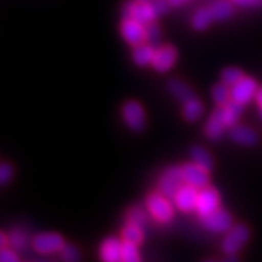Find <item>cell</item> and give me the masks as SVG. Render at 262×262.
I'll return each instance as SVG.
<instances>
[{"instance_id":"obj_1","label":"cell","mask_w":262,"mask_h":262,"mask_svg":"<svg viewBox=\"0 0 262 262\" xmlns=\"http://www.w3.org/2000/svg\"><path fill=\"white\" fill-rule=\"evenodd\" d=\"M171 7L167 0H152V2H141L135 0L128 3L124 8V17H131L142 25L148 26L154 23L157 16L165 14Z\"/></svg>"},{"instance_id":"obj_2","label":"cell","mask_w":262,"mask_h":262,"mask_svg":"<svg viewBox=\"0 0 262 262\" xmlns=\"http://www.w3.org/2000/svg\"><path fill=\"white\" fill-rule=\"evenodd\" d=\"M146 209L159 222H169L172 218V206L162 193H152L146 200Z\"/></svg>"},{"instance_id":"obj_3","label":"cell","mask_w":262,"mask_h":262,"mask_svg":"<svg viewBox=\"0 0 262 262\" xmlns=\"http://www.w3.org/2000/svg\"><path fill=\"white\" fill-rule=\"evenodd\" d=\"M249 239V228L245 225H235L226 233L222 241V250L226 254L239 252Z\"/></svg>"},{"instance_id":"obj_4","label":"cell","mask_w":262,"mask_h":262,"mask_svg":"<svg viewBox=\"0 0 262 262\" xmlns=\"http://www.w3.org/2000/svg\"><path fill=\"white\" fill-rule=\"evenodd\" d=\"M183 176L182 169L178 166L170 167L166 170L159 180V193H162L163 195L167 198H174L177 191L183 186Z\"/></svg>"},{"instance_id":"obj_5","label":"cell","mask_w":262,"mask_h":262,"mask_svg":"<svg viewBox=\"0 0 262 262\" xmlns=\"http://www.w3.org/2000/svg\"><path fill=\"white\" fill-rule=\"evenodd\" d=\"M121 34L126 43L130 46H137L145 43L147 40V32H146V26L139 23V21L131 19V17H124L121 25Z\"/></svg>"},{"instance_id":"obj_6","label":"cell","mask_w":262,"mask_h":262,"mask_svg":"<svg viewBox=\"0 0 262 262\" xmlns=\"http://www.w3.org/2000/svg\"><path fill=\"white\" fill-rule=\"evenodd\" d=\"M258 91L257 82L253 78L244 76L237 84L230 87L231 100L235 103H239L242 106L248 104L252 99H255V94Z\"/></svg>"},{"instance_id":"obj_7","label":"cell","mask_w":262,"mask_h":262,"mask_svg":"<svg viewBox=\"0 0 262 262\" xmlns=\"http://www.w3.org/2000/svg\"><path fill=\"white\" fill-rule=\"evenodd\" d=\"M218 209H220V194L217 193V190L206 186L198 191L195 211L201 218L206 217Z\"/></svg>"},{"instance_id":"obj_8","label":"cell","mask_w":262,"mask_h":262,"mask_svg":"<svg viewBox=\"0 0 262 262\" xmlns=\"http://www.w3.org/2000/svg\"><path fill=\"white\" fill-rule=\"evenodd\" d=\"M122 117L131 130L141 131L146 126V115L141 104L135 100L126 102L122 107Z\"/></svg>"},{"instance_id":"obj_9","label":"cell","mask_w":262,"mask_h":262,"mask_svg":"<svg viewBox=\"0 0 262 262\" xmlns=\"http://www.w3.org/2000/svg\"><path fill=\"white\" fill-rule=\"evenodd\" d=\"M181 169H182L183 181L186 185H190L198 190L205 189L209 185V171L194 162L181 166Z\"/></svg>"},{"instance_id":"obj_10","label":"cell","mask_w":262,"mask_h":262,"mask_svg":"<svg viewBox=\"0 0 262 262\" xmlns=\"http://www.w3.org/2000/svg\"><path fill=\"white\" fill-rule=\"evenodd\" d=\"M64 245L63 238L55 233H43V234H38L32 239L34 249L41 254L60 252Z\"/></svg>"},{"instance_id":"obj_11","label":"cell","mask_w":262,"mask_h":262,"mask_svg":"<svg viewBox=\"0 0 262 262\" xmlns=\"http://www.w3.org/2000/svg\"><path fill=\"white\" fill-rule=\"evenodd\" d=\"M202 224L207 230L214 233H228L233 228V218L226 210L218 209L202 218Z\"/></svg>"},{"instance_id":"obj_12","label":"cell","mask_w":262,"mask_h":262,"mask_svg":"<svg viewBox=\"0 0 262 262\" xmlns=\"http://www.w3.org/2000/svg\"><path fill=\"white\" fill-rule=\"evenodd\" d=\"M177 50L172 46H161L156 49L154 59H152V69L158 73H167L177 62Z\"/></svg>"},{"instance_id":"obj_13","label":"cell","mask_w":262,"mask_h":262,"mask_svg":"<svg viewBox=\"0 0 262 262\" xmlns=\"http://www.w3.org/2000/svg\"><path fill=\"white\" fill-rule=\"evenodd\" d=\"M196 198H198V189L185 183L177 191L172 201H174V205H176L178 210L183 211V213H190V211L195 210Z\"/></svg>"},{"instance_id":"obj_14","label":"cell","mask_w":262,"mask_h":262,"mask_svg":"<svg viewBox=\"0 0 262 262\" xmlns=\"http://www.w3.org/2000/svg\"><path fill=\"white\" fill-rule=\"evenodd\" d=\"M225 128H226V124H225L224 117H222L221 107H218L213 111L210 118L207 119L206 126H205V133H206V137L209 139L218 141V139L222 138Z\"/></svg>"},{"instance_id":"obj_15","label":"cell","mask_w":262,"mask_h":262,"mask_svg":"<svg viewBox=\"0 0 262 262\" xmlns=\"http://www.w3.org/2000/svg\"><path fill=\"white\" fill-rule=\"evenodd\" d=\"M122 244L118 238H106L100 245V259L102 262H121Z\"/></svg>"},{"instance_id":"obj_16","label":"cell","mask_w":262,"mask_h":262,"mask_svg":"<svg viewBox=\"0 0 262 262\" xmlns=\"http://www.w3.org/2000/svg\"><path fill=\"white\" fill-rule=\"evenodd\" d=\"M230 138L242 146H252L257 142V134L250 127L235 124L230 130Z\"/></svg>"},{"instance_id":"obj_17","label":"cell","mask_w":262,"mask_h":262,"mask_svg":"<svg viewBox=\"0 0 262 262\" xmlns=\"http://www.w3.org/2000/svg\"><path fill=\"white\" fill-rule=\"evenodd\" d=\"M154 54H156V49L151 45H142L134 47L133 51V60L139 67H146V66L151 64L152 59H154Z\"/></svg>"},{"instance_id":"obj_18","label":"cell","mask_w":262,"mask_h":262,"mask_svg":"<svg viewBox=\"0 0 262 262\" xmlns=\"http://www.w3.org/2000/svg\"><path fill=\"white\" fill-rule=\"evenodd\" d=\"M221 107V111H222V117H224V121L225 124H226V127H234L235 124H237L238 119L241 117L242 114V104L239 103H235L233 100L228 102L224 106H220Z\"/></svg>"},{"instance_id":"obj_19","label":"cell","mask_w":262,"mask_h":262,"mask_svg":"<svg viewBox=\"0 0 262 262\" xmlns=\"http://www.w3.org/2000/svg\"><path fill=\"white\" fill-rule=\"evenodd\" d=\"M167 87H169V91L177 98L178 100H181L182 103L187 102L189 99L194 98V91L187 86L186 83H183L180 79H171L167 83Z\"/></svg>"},{"instance_id":"obj_20","label":"cell","mask_w":262,"mask_h":262,"mask_svg":"<svg viewBox=\"0 0 262 262\" xmlns=\"http://www.w3.org/2000/svg\"><path fill=\"white\" fill-rule=\"evenodd\" d=\"M204 113V106L195 97L183 103V118L189 122L198 121Z\"/></svg>"},{"instance_id":"obj_21","label":"cell","mask_w":262,"mask_h":262,"mask_svg":"<svg viewBox=\"0 0 262 262\" xmlns=\"http://www.w3.org/2000/svg\"><path fill=\"white\" fill-rule=\"evenodd\" d=\"M191 159L195 165H198L202 169L210 171L211 167H213V159H211L210 154L205 150V148L200 147V146H195V147L191 148Z\"/></svg>"},{"instance_id":"obj_22","label":"cell","mask_w":262,"mask_h":262,"mask_svg":"<svg viewBox=\"0 0 262 262\" xmlns=\"http://www.w3.org/2000/svg\"><path fill=\"white\" fill-rule=\"evenodd\" d=\"M211 21H214V19L213 15H211L210 8H202V10H198L194 14L191 23H193V27L195 30L204 31V30H206L210 26Z\"/></svg>"},{"instance_id":"obj_23","label":"cell","mask_w":262,"mask_h":262,"mask_svg":"<svg viewBox=\"0 0 262 262\" xmlns=\"http://www.w3.org/2000/svg\"><path fill=\"white\" fill-rule=\"evenodd\" d=\"M122 238H123V241L139 245L142 242V239H143L142 226L135 224H127L123 228V230H122Z\"/></svg>"},{"instance_id":"obj_24","label":"cell","mask_w":262,"mask_h":262,"mask_svg":"<svg viewBox=\"0 0 262 262\" xmlns=\"http://www.w3.org/2000/svg\"><path fill=\"white\" fill-rule=\"evenodd\" d=\"M210 11L211 15H213L214 21H221L231 16V14H233V7H231V4L229 2L221 0V2L214 3L210 7Z\"/></svg>"},{"instance_id":"obj_25","label":"cell","mask_w":262,"mask_h":262,"mask_svg":"<svg viewBox=\"0 0 262 262\" xmlns=\"http://www.w3.org/2000/svg\"><path fill=\"white\" fill-rule=\"evenodd\" d=\"M211 97H213L214 102L218 104V106H224L228 102L231 100L230 95V87L226 86L225 83H220V84H215L213 87V91H211Z\"/></svg>"},{"instance_id":"obj_26","label":"cell","mask_w":262,"mask_h":262,"mask_svg":"<svg viewBox=\"0 0 262 262\" xmlns=\"http://www.w3.org/2000/svg\"><path fill=\"white\" fill-rule=\"evenodd\" d=\"M137 246L138 245L123 241V244H122L121 262H141V257H139Z\"/></svg>"},{"instance_id":"obj_27","label":"cell","mask_w":262,"mask_h":262,"mask_svg":"<svg viewBox=\"0 0 262 262\" xmlns=\"http://www.w3.org/2000/svg\"><path fill=\"white\" fill-rule=\"evenodd\" d=\"M244 73H242L239 69H235V67H228L225 69L221 74V79L222 83H225L226 86L233 87L234 84H237L239 80L244 78Z\"/></svg>"},{"instance_id":"obj_28","label":"cell","mask_w":262,"mask_h":262,"mask_svg":"<svg viewBox=\"0 0 262 262\" xmlns=\"http://www.w3.org/2000/svg\"><path fill=\"white\" fill-rule=\"evenodd\" d=\"M146 222H147V215H146V211L142 207H133L127 211V224L145 226Z\"/></svg>"},{"instance_id":"obj_29","label":"cell","mask_w":262,"mask_h":262,"mask_svg":"<svg viewBox=\"0 0 262 262\" xmlns=\"http://www.w3.org/2000/svg\"><path fill=\"white\" fill-rule=\"evenodd\" d=\"M60 257L64 262H79L80 253L78 248L73 245H64L60 250Z\"/></svg>"},{"instance_id":"obj_30","label":"cell","mask_w":262,"mask_h":262,"mask_svg":"<svg viewBox=\"0 0 262 262\" xmlns=\"http://www.w3.org/2000/svg\"><path fill=\"white\" fill-rule=\"evenodd\" d=\"M26 235L19 230H15L11 233L10 235V245L15 249V250H20V249H25L26 246Z\"/></svg>"},{"instance_id":"obj_31","label":"cell","mask_w":262,"mask_h":262,"mask_svg":"<svg viewBox=\"0 0 262 262\" xmlns=\"http://www.w3.org/2000/svg\"><path fill=\"white\" fill-rule=\"evenodd\" d=\"M11 177H12V167L8 163H2L0 166V183L2 185H7L11 181Z\"/></svg>"},{"instance_id":"obj_32","label":"cell","mask_w":262,"mask_h":262,"mask_svg":"<svg viewBox=\"0 0 262 262\" xmlns=\"http://www.w3.org/2000/svg\"><path fill=\"white\" fill-rule=\"evenodd\" d=\"M0 262H19V257H17L14 250L3 248L2 252H0Z\"/></svg>"},{"instance_id":"obj_33","label":"cell","mask_w":262,"mask_h":262,"mask_svg":"<svg viewBox=\"0 0 262 262\" xmlns=\"http://www.w3.org/2000/svg\"><path fill=\"white\" fill-rule=\"evenodd\" d=\"M146 32H147V40L151 41V43H156L159 39V36H161V32H159L158 27L154 23L146 26Z\"/></svg>"},{"instance_id":"obj_34","label":"cell","mask_w":262,"mask_h":262,"mask_svg":"<svg viewBox=\"0 0 262 262\" xmlns=\"http://www.w3.org/2000/svg\"><path fill=\"white\" fill-rule=\"evenodd\" d=\"M233 3L241 6V7H253V6H257L259 4L257 0H231Z\"/></svg>"},{"instance_id":"obj_35","label":"cell","mask_w":262,"mask_h":262,"mask_svg":"<svg viewBox=\"0 0 262 262\" xmlns=\"http://www.w3.org/2000/svg\"><path fill=\"white\" fill-rule=\"evenodd\" d=\"M171 7H181L183 4L189 3L190 0H167Z\"/></svg>"},{"instance_id":"obj_36","label":"cell","mask_w":262,"mask_h":262,"mask_svg":"<svg viewBox=\"0 0 262 262\" xmlns=\"http://www.w3.org/2000/svg\"><path fill=\"white\" fill-rule=\"evenodd\" d=\"M255 102L258 103L259 110H262V87L261 89H258V91H257V94H255Z\"/></svg>"},{"instance_id":"obj_37","label":"cell","mask_w":262,"mask_h":262,"mask_svg":"<svg viewBox=\"0 0 262 262\" xmlns=\"http://www.w3.org/2000/svg\"><path fill=\"white\" fill-rule=\"evenodd\" d=\"M224 262H238V258L235 254H228V257L224 259Z\"/></svg>"},{"instance_id":"obj_38","label":"cell","mask_w":262,"mask_h":262,"mask_svg":"<svg viewBox=\"0 0 262 262\" xmlns=\"http://www.w3.org/2000/svg\"><path fill=\"white\" fill-rule=\"evenodd\" d=\"M6 245H7V237L4 234V231H2V249L6 248Z\"/></svg>"},{"instance_id":"obj_39","label":"cell","mask_w":262,"mask_h":262,"mask_svg":"<svg viewBox=\"0 0 262 262\" xmlns=\"http://www.w3.org/2000/svg\"><path fill=\"white\" fill-rule=\"evenodd\" d=\"M205 262H215V261H213V259H207V261H205Z\"/></svg>"},{"instance_id":"obj_40","label":"cell","mask_w":262,"mask_h":262,"mask_svg":"<svg viewBox=\"0 0 262 262\" xmlns=\"http://www.w3.org/2000/svg\"><path fill=\"white\" fill-rule=\"evenodd\" d=\"M141 2H152V0H141Z\"/></svg>"},{"instance_id":"obj_41","label":"cell","mask_w":262,"mask_h":262,"mask_svg":"<svg viewBox=\"0 0 262 262\" xmlns=\"http://www.w3.org/2000/svg\"><path fill=\"white\" fill-rule=\"evenodd\" d=\"M257 2H258V3H262V0H257Z\"/></svg>"},{"instance_id":"obj_42","label":"cell","mask_w":262,"mask_h":262,"mask_svg":"<svg viewBox=\"0 0 262 262\" xmlns=\"http://www.w3.org/2000/svg\"><path fill=\"white\" fill-rule=\"evenodd\" d=\"M259 114H261V117H262V110H261V111H259Z\"/></svg>"}]
</instances>
